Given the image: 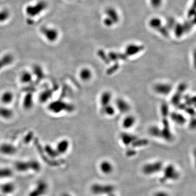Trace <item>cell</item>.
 Masks as SVG:
<instances>
[{"label": "cell", "instance_id": "obj_1", "mask_svg": "<svg viewBox=\"0 0 196 196\" xmlns=\"http://www.w3.org/2000/svg\"><path fill=\"white\" fill-rule=\"evenodd\" d=\"M102 23L105 26L111 27L118 24L120 21V16L118 10L113 7H108L105 9Z\"/></svg>", "mask_w": 196, "mask_h": 196}, {"label": "cell", "instance_id": "obj_2", "mask_svg": "<svg viewBox=\"0 0 196 196\" xmlns=\"http://www.w3.org/2000/svg\"><path fill=\"white\" fill-rule=\"evenodd\" d=\"M16 171L19 172L33 171L34 172L40 171L41 164L36 160H31L28 161H17L14 164Z\"/></svg>", "mask_w": 196, "mask_h": 196}, {"label": "cell", "instance_id": "obj_3", "mask_svg": "<svg viewBox=\"0 0 196 196\" xmlns=\"http://www.w3.org/2000/svg\"><path fill=\"white\" fill-rule=\"evenodd\" d=\"M162 171L163 172V176L161 179L162 183L167 181H176L179 178V172L173 164H169L166 166L163 167Z\"/></svg>", "mask_w": 196, "mask_h": 196}, {"label": "cell", "instance_id": "obj_4", "mask_svg": "<svg viewBox=\"0 0 196 196\" xmlns=\"http://www.w3.org/2000/svg\"><path fill=\"white\" fill-rule=\"evenodd\" d=\"M91 192L95 195H108L114 192L115 188L111 184H93L90 188Z\"/></svg>", "mask_w": 196, "mask_h": 196}, {"label": "cell", "instance_id": "obj_5", "mask_svg": "<svg viewBox=\"0 0 196 196\" xmlns=\"http://www.w3.org/2000/svg\"><path fill=\"white\" fill-rule=\"evenodd\" d=\"M163 167V163L158 161L145 164L142 167V171L145 175L151 176L162 171Z\"/></svg>", "mask_w": 196, "mask_h": 196}, {"label": "cell", "instance_id": "obj_6", "mask_svg": "<svg viewBox=\"0 0 196 196\" xmlns=\"http://www.w3.org/2000/svg\"><path fill=\"white\" fill-rule=\"evenodd\" d=\"M48 7V4L41 0L33 5H29L26 8V13L31 17L37 16Z\"/></svg>", "mask_w": 196, "mask_h": 196}, {"label": "cell", "instance_id": "obj_7", "mask_svg": "<svg viewBox=\"0 0 196 196\" xmlns=\"http://www.w3.org/2000/svg\"><path fill=\"white\" fill-rule=\"evenodd\" d=\"M49 109L55 113H59L63 111L71 112L74 110L73 106L60 100L52 102L49 106Z\"/></svg>", "mask_w": 196, "mask_h": 196}, {"label": "cell", "instance_id": "obj_8", "mask_svg": "<svg viewBox=\"0 0 196 196\" xmlns=\"http://www.w3.org/2000/svg\"><path fill=\"white\" fill-rule=\"evenodd\" d=\"M48 185L43 180L39 181L36 187L29 193V196H43L48 192Z\"/></svg>", "mask_w": 196, "mask_h": 196}, {"label": "cell", "instance_id": "obj_9", "mask_svg": "<svg viewBox=\"0 0 196 196\" xmlns=\"http://www.w3.org/2000/svg\"><path fill=\"white\" fill-rule=\"evenodd\" d=\"M41 32L48 41L51 42L56 41L58 37V32L56 29L43 26L41 27Z\"/></svg>", "mask_w": 196, "mask_h": 196}, {"label": "cell", "instance_id": "obj_10", "mask_svg": "<svg viewBox=\"0 0 196 196\" xmlns=\"http://www.w3.org/2000/svg\"><path fill=\"white\" fill-rule=\"evenodd\" d=\"M99 168L100 171L102 172L103 174L108 175L111 174L113 171V166L112 163L110 161L107 160L102 161L99 165Z\"/></svg>", "mask_w": 196, "mask_h": 196}, {"label": "cell", "instance_id": "obj_11", "mask_svg": "<svg viewBox=\"0 0 196 196\" xmlns=\"http://www.w3.org/2000/svg\"><path fill=\"white\" fill-rule=\"evenodd\" d=\"M148 26L150 29L159 31L163 26V21L160 17H152L148 21Z\"/></svg>", "mask_w": 196, "mask_h": 196}, {"label": "cell", "instance_id": "obj_12", "mask_svg": "<svg viewBox=\"0 0 196 196\" xmlns=\"http://www.w3.org/2000/svg\"><path fill=\"white\" fill-rule=\"evenodd\" d=\"M16 148L10 144L4 143L0 146V153L4 155H12L15 154Z\"/></svg>", "mask_w": 196, "mask_h": 196}, {"label": "cell", "instance_id": "obj_13", "mask_svg": "<svg viewBox=\"0 0 196 196\" xmlns=\"http://www.w3.org/2000/svg\"><path fill=\"white\" fill-rule=\"evenodd\" d=\"M69 142L66 139H64L58 143L56 149L59 155L63 154L66 152L69 148Z\"/></svg>", "mask_w": 196, "mask_h": 196}, {"label": "cell", "instance_id": "obj_14", "mask_svg": "<svg viewBox=\"0 0 196 196\" xmlns=\"http://www.w3.org/2000/svg\"><path fill=\"white\" fill-rule=\"evenodd\" d=\"M15 189V185L12 183H7L1 185L0 190L4 195H9L14 191Z\"/></svg>", "mask_w": 196, "mask_h": 196}, {"label": "cell", "instance_id": "obj_15", "mask_svg": "<svg viewBox=\"0 0 196 196\" xmlns=\"http://www.w3.org/2000/svg\"><path fill=\"white\" fill-rule=\"evenodd\" d=\"M14 60V57L11 54H6L0 59V69L7 65L10 64Z\"/></svg>", "mask_w": 196, "mask_h": 196}, {"label": "cell", "instance_id": "obj_16", "mask_svg": "<svg viewBox=\"0 0 196 196\" xmlns=\"http://www.w3.org/2000/svg\"><path fill=\"white\" fill-rule=\"evenodd\" d=\"M121 139H122L123 143L127 146L134 143L136 140L135 136L127 134L122 135Z\"/></svg>", "mask_w": 196, "mask_h": 196}, {"label": "cell", "instance_id": "obj_17", "mask_svg": "<svg viewBox=\"0 0 196 196\" xmlns=\"http://www.w3.org/2000/svg\"><path fill=\"white\" fill-rule=\"evenodd\" d=\"M142 50V47L139 45H135V44H130L127 47L126 49V53L129 55H135L136 53H138V52Z\"/></svg>", "mask_w": 196, "mask_h": 196}, {"label": "cell", "instance_id": "obj_18", "mask_svg": "<svg viewBox=\"0 0 196 196\" xmlns=\"http://www.w3.org/2000/svg\"><path fill=\"white\" fill-rule=\"evenodd\" d=\"M33 105V96L31 93L26 95L24 100V106L26 110L30 109Z\"/></svg>", "mask_w": 196, "mask_h": 196}, {"label": "cell", "instance_id": "obj_19", "mask_svg": "<svg viewBox=\"0 0 196 196\" xmlns=\"http://www.w3.org/2000/svg\"><path fill=\"white\" fill-rule=\"evenodd\" d=\"M12 170L8 168H0V179L10 178L13 176Z\"/></svg>", "mask_w": 196, "mask_h": 196}, {"label": "cell", "instance_id": "obj_20", "mask_svg": "<svg viewBox=\"0 0 196 196\" xmlns=\"http://www.w3.org/2000/svg\"><path fill=\"white\" fill-rule=\"evenodd\" d=\"M13 111L10 109L6 107H0V116L4 118L9 119L13 116Z\"/></svg>", "mask_w": 196, "mask_h": 196}, {"label": "cell", "instance_id": "obj_21", "mask_svg": "<svg viewBox=\"0 0 196 196\" xmlns=\"http://www.w3.org/2000/svg\"><path fill=\"white\" fill-rule=\"evenodd\" d=\"M135 124V118L133 117L128 116L124 119L123 122V126L126 129L130 128Z\"/></svg>", "mask_w": 196, "mask_h": 196}, {"label": "cell", "instance_id": "obj_22", "mask_svg": "<svg viewBox=\"0 0 196 196\" xmlns=\"http://www.w3.org/2000/svg\"><path fill=\"white\" fill-rule=\"evenodd\" d=\"M148 2L153 9H159L162 7L164 0H148Z\"/></svg>", "mask_w": 196, "mask_h": 196}, {"label": "cell", "instance_id": "obj_23", "mask_svg": "<svg viewBox=\"0 0 196 196\" xmlns=\"http://www.w3.org/2000/svg\"><path fill=\"white\" fill-rule=\"evenodd\" d=\"M80 77L82 80L83 81H88L89 80L92 76V73L91 71L89 69L84 68L82 69L80 71Z\"/></svg>", "mask_w": 196, "mask_h": 196}, {"label": "cell", "instance_id": "obj_24", "mask_svg": "<svg viewBox=\"0 0 196 196\" xmlns=\"http://www.w3.org/2000/svg\"><path fill=\"white\" fill-rule=\"evenodd\" d=\"M52 91L51 90H48L43 92L40 95L39 99L41 102H46L49 99L52 97Z\"/></svg>", "mask_w": 196, "mask_h": 196}, {"label": "cell", "instance_id": "obj_25", "mask_svg": "<svg viewBox=\"0 0 196 196\" xmlns=\"http://www.w3.org/2000/svg\"><path fill=\"white\" fill-rule=\"evenodd\" d=\"M45 150L48 155L51 158H56L59 155L56 149H53L52 147H51L49 145H47L45 146Z\"/></svg>", "mask_w": 196, "mask_h": 196}, {"label": "cell", "instance_id": "obj_26", "mask_svg": "<svg viewBox=\"0 0 196 196\" xmlns=\"http://www.w3.org/2000/svg\"><path fill=\"white\" fill-rule=\"evenodd\" d=\"M13 95L11 92H6L2 96V102L4 104H9L12 101Z\"/></svg>", "mask_w": 196, "mask_h": 196}, {"label": "cell", "instance_id": "obj_27", "mask_svg": "<svg viewBox=\"0 0 196 196\" xmlns=\"http://www.w3.org/2000/svg\"><path fill=\"white\" fill-rule=\"evenodd\" d=\"M32 77L31 74L29 72L24 71L21 74L20 78L21 81L24 83H29L32 81Z\"/></svg>", "mask_w": 196, "mask_h": 196}, {"label": "cell", "instance_id": "obj_28", "mask_svg": "<svg viewBox=\"0 0 196 196\" xmlns=\"http://www.w3.org/2000/svg\"><path fill=\"white\" fill-rule=\"evenodd\" d=\"M111 98V95L108 93H105L102 95L101 100L102 105H108V104L110 102Z\"/></svg>", "mask_w": 196, "mask_h": 196}, {"label": "cell", "instance_id": "obj_29", "mask_svg": "<svg viewBox=\"0 0 196 196\" xmlns=\"http://www.w3.org/2000/svg\"><path fill=\"white\" fill-rule=\"evenodd\" d=\"M10 13L7 10H2L0 11V22H4L8 20Z\"/></svg>", "mask_w": 196, "mask_h": 196}, {"label": "cell", "instance_id": "obj_30", "mask_svg": "<svg viewBox=\"0 0 196 196\" xmlns=\"http://www.w3.org/2000/svg\"><path fill=\"white\" fill-rule=\"evenodd\" d=\"M34 73H36V74L37 75V76H38V78H41L43 77V76L42 70L41 69V68L39 67V66H36L34 68Z\"/></svg>", "mask_w": 196, "mask_h": 196}, {"label": "cell", "instance_id": "obj_31", "mask_svg": "<svg viewBox=\"0 0 196 196\" xmlns=\"http://www.w3.org/2000/svg\"><path fill=\"white\" fill-rule=\"evenodd\" d=\"M154 196H169L167 192L163 191H160L155 193Z\"/></svg>", "mask_w": 196, "mask_h": 196}, {"label": "cell", "instance_id": "obj_32", "mask_svg": "<svg viewBox=\"0 0 196 196\" xmlns=\"http://www.w3.org/2000/svg\"><path fill=\"white\" fill-rule=\"evenodd\" d=\"M33 137V134L32 132H30L29 134L26 136V137H25V139H24V141H26V142H29L31 139Z\"/></svg>", "mask_w": 196, "mask_h": 196}, {"label": "cell", "instance_id": "obj_33", "mask_svg": "<svg viewBox=\"0 0 196 196\" xmlns=\"http://www.w3.org/2000/svg\"><path fill=\"white\" fill-rule=\"evenodd\" d=\"M61 196H72L71 195H70V194H69V193H63L62 195Z\"/></svg>", "mask_w": 196, "mask_h": 196}, {"label": "cell", "instance_id": "obj_34", "mask_svg": "<svg viewBox=\"0 0 196 196\" xmlns=\"http://www.w3.org/2000/svg\"><path fill=\"white\" fill-rule=\"evenodd\" d=\"M107 196H117L116 195H115L114 193H111V194H109V195H107Z\"/></svg>", "mask_w": 196, "mask_h": 196}, {"label": "cell", "instance_id": "obj_35", "mask_svg": "<svg viewBox=\"0 0 196 196\" xmlns=\"http://www.w3.org/2000/svg\"><path fill=\"white\" fill-rule=\"evenodd\" d=\"M0 196H1V195H0Z\"/></svg>", "mask_w": 196, "mask_h": 196}]
</instances>
